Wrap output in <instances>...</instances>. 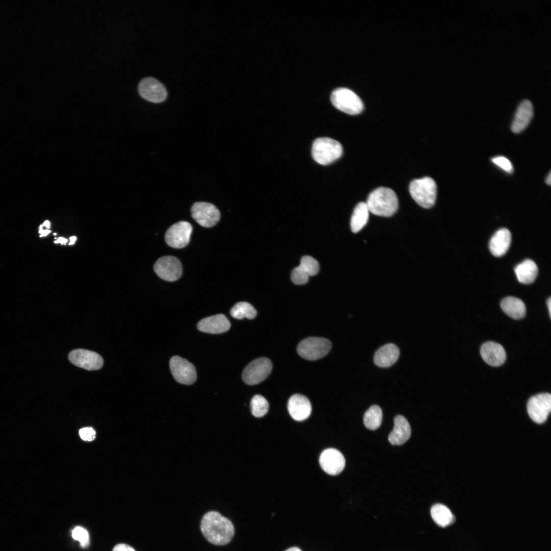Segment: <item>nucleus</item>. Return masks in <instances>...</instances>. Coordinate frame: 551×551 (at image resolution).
I'll use <instances>...</instances> for the list:
<instances>
[{"mask_svg": "<svg viewBox=\"0 0 551 551\" xmlns=\"http://www.w3.org/2000/svg\"><path fill=\"white\" fill-rule=\"evenodd\" d=\"M112 551H135L134 549L131 546L123 543H120L116 546L113 549Z\"/></svg>", "mask_w": 551, "mask_h": 551, "instance_id": "obj_34", "label": "nucleus"}, {"mask_svg": "<svg viewBox=\"0 0 551 551\" xmlns=\"http://www.w3.org/2000/svg\"><path fill=\"white\" fill-rule=\"evenodd\" d=\"M80 435L82 439L86 441H91L95 438V431L90 428L82 429L79 431Z\"/></svg>", "mask_w": 551, "mask_h": 551, "instance_id": "obj_33", "label": "nucleus"}, {"mask_svg": "<svg viewBox=\"0 0 551 551\" xmlns=\"http://www.w3.org/2000/svg\"><path fill=\"white\" fill-rule=\"evenodd\" d=\"M491 161L494 164L509 173H511L513 171L511 162L505 157H495L491 159Z\"/></svg>", "mask_w": 551, "mask_h": 551, "instance_id": "obj_32", "label": "nucleus"}, {"mask_svg": "<svg viewBox=\"0 0 551 551\" xmlns=\"http://www.w3.org/2000/svg\"><path fill=\"white\" fill-rule=\"evenodd\" d=\"M480 353L484 361L492 366H499L506 359L505 349L500 344L495 342L488 341L483 344Z\"/></svg>", "mask_w": 551, "mask_h": 551, "instance_id": "obj_18", "label": "nucleus"}, {"mask_svg": "<svg viewBox=\"0 0 551 551\" xmlns=\"http://www.w3.org/2000/svg\"><path fill=\"white\" fill-rule=\"evenodd\" d=\"M500 307L507 315L514 319H521L525 315V306L518 298L513 296L504 298L500 303Z\"/></svg>", "mask_w": 551, "mask_h": 551, "instance_id": "obj_24", "label": "nucleus"}, {"mask_svg": "<svg viewBox=\"0 0 551 551\" xmlns=\"http://www.w3.org/2000/svg\"><path fill=\"white\" fill-rule=\"evenodd\" d=\"M345 463L343 455L335 448L325 449L319 457V464L322 469L332 475L340 473L344 469Z\"/></svg>", "mask_w": 551, "mask_h": 551, "instance_id": "obj_15", "label": "nucleus"}, {"mask_svg": "<svg viewBox=\"0 0 551 551\" xmlns=\"http://www.w3.org/2000/svg\"><path fill=\"white\" fill-rule=\"evenodd\" d=\"M56 234H57L56 233H54V235H56Z\"/></svg>", "mask_w": 551, "mask_h": 551, "instance_id": "obj_42", "label": "nucleus"}, {"mask_svg": "<svg viewBox=\"0 0 551 551\" xmlns=\"http://www.w3.org/2000/svg\"><path fill=\"white\" fill-rule=\"evenodd\" d=\"M287 408L291 417L296 421L306 419L310 415L312 410L309 399L299 394H295L290 397Z\"/></svg>", "mask_w": 551, "mask_h": 551, "instance_id": "obj_17", "label": "nucleus"}, {"mask_svg": "<svg viewBox=\"0 0 551 551\" xmlns=\"http://www.w3.org/2000/svg\"><path fill=\"white\" fill-rule=\"evenodd\" d=\"M201 529L205 538L217 545L229 543L234 534V529L230 520L215 511L207 513L203 517Z\"/></svg>", "mask_w": 551, "mask_h": 551, "instance_id": "obj_1", "label": "nucleus"}, {"mask_svg": "<svg viewBox=\"0 0 551 551\" xmlns=\"http://www.w3.org/2000/svg\"><path fill=\"white\" fill-rule=\"evenodd\" d=\"M138 92L144 99L156 103L164 101L167 95L164 85L153 77L144 78L140 81Z\"/></svg>", "mask_w": 551, "mask_h": 551, "instance_id": "obj_12", "label": "nucleus"}, {"mask_svg": "<svg viewBox=\"0 0 551 551\" xmlns=\"http://www.w3.org/2000/svg\"><path fill=\"white\" fill-rule=\"evenodd\" d=\"M369 211L365 202H360L355 207L350 219V228L354 233L362 230L368 220Z\"/></svg>", "mask_w": 551, "mask_h": 551, "instance_id": "obj_26", "label": "nucleus"}, {"mask_svg": "<svg viewBox=\"0 0 551 551\" xmlns=\"http://www.w3.org/2000/svg\"><path fill=\"white\" fill-rule=\"evenodd\" d=\"M72 537L80 543L82 547H87L89 543V536L88 532L83 528L78 526L72 531Z\"/></svg>", "mask_w": 551, "mask_h": 551, "instance_id": "obj_31", "label": "nucleus"}, {"mask_svg": "<svg viewBox=\"0 0 551 551\" xmlns=\"http://www.w3.org/2000/svg\"><path fill=\"white\" fill-rule=\"evenodd\" d=\"M545 182L547 185H550V183H551V173H550V172H549L547 176V177H546V178L545 179Z\"/></svg>", "mask_w": 551, "mask_h": 551, "instance_id": "obj_38", "label": "nucleus"}, {"mask_svg": "<svg viewBox=\"0 0 551 551\" xmlns=\"http://www.w3.org/2000/svg\"><path fill=\"white\" fill-rule=\"evenodd\" d=\"M547 308L548 309V312H549V316L550 317V314H551V298H550V297H549L548 299L547 300Z\"/></svg>", "mask_w": 551, "mask_h": 551, "instance_id": "obj_37", "label": "nucleus"}, {"mask_svg": "<svg viewBox=\"0 0 551 551\" xmlns=\"http://www.w3.org/2000/svg\"><path fill=\"white\" fill-rule=\"evenodd\" d=\"M366 204L369 212L380 216L393 215L398 207V201L395 192L387 187H380L368 195Z\"/></svg>", "mask_w": 551, "mask_h": 551, "instance_id": "obj_2", "label": "nucleus"}, {"mask_svg": "<svg viewBox=\"0 0 551 551\" xmlns=\"http://www.w3.org/2000/svg\"><path fill=\"white\" fill-rule=\"evenodd\" d=\"M272 367V362L268 358L256 359L245 367L242 374V379L248 385L258 384L268 377Z\"/></svg>", "mask_w": 551, "mask_h": 551, "instance_id": "obj_7", "label": "nucleus"}, {"mask_svg": "<svg viewBox=\"0 0 551 551\" xmlns=\"http://www.w3.org/2000/svg\"><path fill=\"white\" fill-rule=\"evenodd\" d=\"M342 151V146L338 141L330 138L321 137L313 142L312 156L317 163L326 165L338 159Z\"/></svg>", "mask_w": 551, "mask_h": 551, "instance_id": "obj_4", "label": "nucleus"}, {"mask_svg": "<svg viewBox=\"0 0 551 551\" xmlns=\"http://www.w3.org/2000/svg\"><path fill=\"white\" fill-rule=\"evenodd\" d=\"M331 100L335 108L348 114L356 115L363 110L364 105L360 98L346 88L335 89L331 94Z\"/></svg>", "mask_w": 551, "mask_h": 551, "instance_id": "obj_5", "label": "nucleus"}, {"mask_svg": "<svg viewBox=\"0 0 551 551\" xmlns=\"http://www.w3.org/2000/svg\"><path fill=\"white\" fill-rule=\"evenodd\" d=\"M511 242V234L509 230L502 228L497 231L490 239L489 249L495 257L504 255L508 250Z\"/></svg>", "mask_w": 551, "mask_h": 551, "instance_id": "obj_23", "label": "nucleus"}, {"mask_svg": "<svg viewBox=\"0 0 551 551\" xmlns=\"http://www.w3.org/2000/svg\"><path fill=\"white\" fill-rule=\"evenodd\" d=\"M69 239H70V242L69 243V245H72V244H73L74 243V242H75V241H76V240L77 239V237L76 236H71V237H70L69 238Z\"/></svg>", "mask_w": 551, "mask_h": 551, "instance_id": "obj_39", "label": "nucleus"}, {"mask_svg": "<svg viewBox=\"0 0 551 551\" xmlns=\"http://www.w3.org/2000/svg\"><path fill=\"white\" fill-rule=\"evenodd\" d=\"M319 271V264L313 257L303 256L299 265L294 268L291 273V279L296 285H303L307 283L309 277L316 274Z\"/></svg>", "mask_w": 551, "mask_h": 551, "instance_id": "obj_16", "label": "nucleus"}, {"mask_svg": "<svg viewBox=\"0 0 551 551\" xmlns=\"http://www.w3.org/2000/svg\"><path fill=\"white\" fill-rule=\"evenodd\" d=\"M68 359L73 365L90 371L101 369L104 364L98 354L84 349L72 350L69 354Z\"/></svg>", "mask_w": 551, "mask_h": 551, "instance_id": "obj_14", "label": "nucleus"}, {"mask_svg": "<svg viewBox=\"0 0 551 551\" xmlns=\"http://www.w3.org/2000/svg\"><path fill=\"white\" fill-rule=\"evenodd\" d=\"M533 115V107L531 101L524 99L519 104L511 125V130L515 133L522 131L529 124Z\"/></svg>", "mask_w": 551, "mask_h": 551, "instance_id": "obj_20", "label": "nucleus"}, {"mask_svg": "<svg viewBox=\"0 0 551 551\" xmlns=\"http://www.w3.org/2000/svg\"><path fill=\"white\" fill-rule=\"evenodd\" d=\"M192 231L191 224L186 221L178 222L170 226L165 235V240L169 246L181 248L189 242Z\"/></svg>", "mask_w": 551, "mask_h": 551, "instance_id": "obj_9", "label": "nucleus"}, {"mask_svg": "<svg viewBox=\"0 0 551 551\" xmlns=\"http://www.w3.org/2000/svg\"><path fill=\"white\" fill-rule=\"evenodd\" d=\"M399 356L398 347L393 343L386 344L379 348L375 353L374 362L381 367H388L394 364Z\"/></svg>", "mask_w": 551, "mask_h": 551, "instance_id": "obj_22", "label": "nucleus"}, {"mask_svg": "<svg viewBox=\"0 0 551 551\" xmlns=\"http://www.w3.org/2000/svg\"><path fill=\"white\" fill-rule=\"evenodd\" d=\"M67 241H68L67 239H66L63 238V237H59L57 239V240L54 241V242L55 243H60L62 244H65Z\"/></svg>", "mask_w": 551, "mask_h": 551, "instance_id": "obj_36", "label": "nucleus"}, {"mask_svg": "<svg viewBox=\"0 0 551 551\" xmlns=\"http://www.w3.org/2000/svg\"><path fill=\"white\" fill-rule=\"evenodd\" d=\"M231 323L228 318L223 314H217L206 317L200 320L197 324V329L205 333L210 334H220L229 330Z\"/></svg>", "mask_w": 551, "mask_h": 551, "instance_id": "obj_19", "label": "nucleus"}, {"mask_svg": "<svg viewBox=\"0 0 551 551\" xmlns=\"http://www.w3.org/2000/svg\"><path fill=\"white\" fill-rule=\"evenodd\" d=\"M269 404L267 400L261 395H256L251 402L252 414L256 417H261L268 411Z\"/></svg>", "mask_w": 551, "mask_h": 551, "instance_id": "obj_30", "label": "nucleus"}, {"mask_svg": "<svg viewBox=\"0 0 551 551\" xmlns=\"http://www.w3.org/2000/svg\"><path fill=\"white\" fill-rule=\"evenodd\" d=\"M332 343L328 339L311 337L301 341L297 345V352L302 358L308 360H316L326 356L330 351Z\"/></svg>", "mask_w": 551, "mask_h": 551, "instance_id": "obj_6", "label": "nucleus"}, {"mask_svg": "<svg viewBox=\"0 0 551 551\" xmlns=\"http://www.w3.org/2000/svg\"><path fill=\"white\" fill-rule=\"evenodd\" d=\"M382 411L377 405L371 406L364 414L363 421L365 427L371 430L378 429L382 420Z\"/></svg>", "mask_w": 551, "mask_h": 551, "instance_id": "obj_28", "label": "nucleus"}, {"mask_svg": "<svg viewBox=\"0 0 551 551\" xmlns=\"http://www.w3.org/2000/svg\"><path fill=\"white\" fill-rule=\"evenodd\" d=\"M42 227H43L42 224H40V226H39V233L40 234V237L46 236V235H47L51 232L50 230H49L48 229L43 230L42 229Z\"/></svg>", "mask_w": 551, "mask_h": 551, "instance_id": "obj_35", "label": "nucleus"}, {"mask_svg": "<svg viewBox=\"0 0 551 551\" xmlns=\"http://www.w3.org/2000/svg\"><path fill=\"white\" fill-rule=\"evenodd\" d=\"M257 313L256 310L252 305L244 302L237 303L230 310L231 316L238 319L245 317L249 319H253Z\"/></svg>", "mask_w": 551, "mask_h": 551, "instance_id": "obj_29", "label": "nucleus"}, {"mask_svg": "<svg viewBox=\"0 0 551 551\" xmlns=\"http://www.w3.org/2000/svg\"><path fill=\"white\" fill-rule=\"evenodd\" d=\"M409 192L413 199L421 207L428 209L435 204L437 186L430 177L414 179L409 185Z\"/></svg>", "mask_w": 551, "mask_h": 551, "instance_id": "obj_3", "label": "nucleus"}, {"mask_svg": "<svg viewBox=\"0 0 551 551\" xmlns=\"http://www.w3.org/2000/svg\"><path fill=\"white\" fill-rule=\"evenodd\" d=\"M154 269L161 279L170 282L179 279L182 273V266L179 260L171 256L160 258L155 263Z\"/></svg>", "mask_w": 551, "mask_h": 551, "instance_id": "obj_13", "label": "nucleus"}, {"mask_svg": "<svg viewBox=\"0 0 551 551\" xmlns=\"http://www.w3.org/2000/svg\"><path fill=\"white\" fill-rule=\"evenodd\" d=\"M411 430L407 420L402 415H397L394 419V428L390 433L388 440L393 445H402L410 438Z\"/></svg>", "mask_w": 551, "mask_h": 551, "instance_id": "obj_21", "label": "nucleus"}, {"mask_svg": "<svg viewBox=\"0 0 551 551\" xmlns=\"http://www.w3.org/2000/svg\"><path fill=\"white\" fill-rule=\"evenodd\" d=\"M171 372L177 382L185 385H191L196 379L194 365L179 356L172 357L169 361Z\"/></svg>", "mask_w": 551, "mask_h": 551, "instance_id": "obj_11", "label": "nucleus"}, {"mask_svg": "<svg viewBox=\"0 0 551 551\" xmlns=\"http://www.w3.org/2000/svg\"><path fill=\"white\" fill-rule=\"evenodd\" d=\"M551 410V395L541 393L532 396L527 404L530 418L536 423H542L547 418Z\"/></svg>", "mask_w": 551, "mask_h": 551, "instance_id": "obj_8", "label": "nucleus"}, {"mask_svg": "<svg viewBox=\"0 0 551 551\" xmlns=\"http://www.w3.org/2000/svg\"><path fill=\"white\" fill-rule=\"evenodd\" d=\"M42 226L45 227L47 229H49L50 222L48 220H45L42 224Z\"/></svg>", "mask_w": 551, "mask_h": 551, "instance_id": "obj_41", "label": "nucleus"}, {"mask_svg": "<svg viewBox=\"0 0 551 551\" xmlns=\"http://www.w3.org/2000/svg\"><path fill=\"white\" fill-rule=\"evenodd\" d=\"M431 514L433 520L439 526L445 527L455 520V517L449 509L445 506L437 504L432 506Z\"/></svg>", "mask_w": 551, "mask_h": 551, "instance_id": "obj_27", "label": "nucleus"}, {"mask_svg": "<svg viewBox=\"0 0 551 551\" xmlns=\"http://www.w3.org/2000/svg\"><path fill=\"white\" fill-rule=\"evenodd\" d=\"M191 212L192 218L206 228L214 226L220 217L218 209L214 205L206 202L195 203L191 207Z\"/></svg>", "mask_w": 551, "mask_h": 551, "instance_id": "obj_10", "label": "nucleus"}, {"mask_svg": "<svg viewBox=\"0 0 551 551\" xmlns=\"http://www.w3.org/2000/svg\"><path fill=\"white\" fill-rule=\"evenodd\" d=\"M515 272L520 283L529 284L533 282L536 278L538 269L533 260L527 259L515 267Z\"/></svg>", "mask_w": 551, "mask_h": 551, "instance_id": "obj_25", "label": "nucleus"}, {"mask_svg": "<svg viewBox=\"0 0 551 551\" xmlns=\"http://www.w3.org/2000/svg\"><path fill=\"white\" fill-rule=\"evenodd\" d=\"M285 551H302L299 548L297 547H292Z\"/></svg>", "mask_w": 551, "mask_h": 551, "instance_id": "obj_40", "label": "nucleus"}]
</instances>
